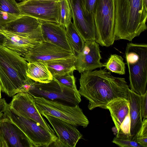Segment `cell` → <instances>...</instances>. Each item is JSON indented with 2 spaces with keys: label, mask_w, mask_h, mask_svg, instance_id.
<instances>
[{
  "label": "cell",
  "mask_w": 147,
  "mask_h": 147,
  "mask_svg": "<svg viewBox=\"0 0 147 147\" xmlns=\"http://www.w3.org/2000/svg\"><path fill=\"white\" fill-rule=\"evenodd\" d=\"M143 1L145 7L147 10V0H143Z\"/></svg>",
  "instance_id": "36"
},
{
  "label": "cell",
  "mask_w": 147,
  "mask_h": 147,
  "mask_svg": "<svg viewBox=\"0 0 147 147\" xmlns=\"http://www.w3.org/2000/svg\"><path fill=\"white\" fill-rule=\"evenodd\" d=\"M6 40L5 36L0 33V48L3 46H5Z\"/></svg>",
  "instance_id": "34"
},
{
  "label": "cell",
  "mask_w": 147,
  "mask_h": 147,
  "mask_svg": "<svg viewBox=\"0 0 147 147\" xmlns=\"http://www.w3.org/2000/svg\"><path fill=\"white\" fill-rule=\"evenodd\" d=\"M39 20L44 41L53 44L67 51L73 52L67 41L66 28L63 26L59 24Z\"/></svg>",
  "instance_id": "17"
},
{
  "label": "cell",
  "mask_w": 147,
  "mask_h": 147,
  "mask_svg": "<svg viewBox=\"0 0 147 147\" xmlns=\"http://www.w3.org/2000/svg\"><path fill=\"white\" fill-rule=\"evenodd\" d=\"M143 147H147V119H142L141 127L133 138Z\"/></svg>",
  "instance_id": "27"
},
{
  "label": "cell",
  "mask_w": 147,
  "mask_h": 147,
  "mask_svg": "<svg viewBox=\"0 0 147 147\" xmlns=\"http://www.w3.org/2000/svg\"><path fill=\"white\" fill-rule=\"evenodd\" d=\"M10 107L21 115L37 123L53 135L55 132L40 114L35 106L34 97L27 92H20L13 96Z\"/></svg>",
  "instance_id": "11"
},
{
  "label": "cell",
  "mask_w": 147,
  "mask_h": 147,
  "mask_svg": "<svg viewBox=\"0 0 147 147\" xmlns=\"http://www.w3.org/2000/svg\"><path fill=\"white\" fill-rule=\"evenodd\" d=\"M19 0V1L24 0H24Z\"/></svg>",
  "instance_id": "38"
},
{
  "label": "cell",
  "mask_w": 147,
  "mask_h": 147,
  "mask_svg": "<svg viewBox=\"0 0 147 147\" xmlns=\"http://www.w3.org/2000/svg\"><path fill=\"white\" fill-rule=\"evenodd\" d=\"M53 78L67 87L73 90L75 92L79 93L76 84V78L73 72L61 76H53Z\"/></svg>",
  "instance_id": "26"
},
{
  "label": "cell",
  "mask_w": 147,
  "mask_h": 147,
  "mask_svg": "<svg viewBox=\"0 0 147 147\" xmlns=\"http://www.w3.org/2000/svg\"><path fill=\"white\" fill-rule=\"evenodd\" d=\"M43 116L51 125L58 138L51 144H53V146L75 147L82 138V134L74 125L49 115Z\"/></svg>",
  "instance_id": "12"
},
{
  "label": "cell",
  "mask_w": 147,
  "mask_h": 147,
  "mask_svg": "<svg viewBox=\"0 0 147 147\" xmlns=\"http://www.w3.org/2000/svg\"><path fill=\"white\" fill-rule=\"evenodd\" d=\"M118 131L121 124L129 113V103L127 99L123 98H115L107 105Z\"/></svg>",
  "instance_id": "19"
},
{
  "label": "cell",
  "mask_w": 147,
  "mask_h": 147,
  "mask_svg": "<svg viewBox=\"0 0 147 147\" xmlns=\"http://www.w3.org/2000/svg\"><path fill=\"white\" fill-rule=\"evenodd\" d=\"M27 76L35 82L47 83L53 79V76L44 62L28 63Z\"/></svg>",
  "instance_id": "21"
},
{
  "label": "cell",
  "mask_w": 147,
  "mask_h": 147,
  "mask_svg": "<svg viewBox=\"0 0 147 147\" xmlns=\"http://www.w3.org/2000/svg\"><path fill=\"white\" fill-rule=\"evenodd\" d=\"M3 117L16 125L24 134L33 147L50 146L58 139L37 123L20 115L11 108L9 104Z\"/></svg>",
  "instance_id": "7"
},
{
  "label": "cell",
  "mask_w": 147,
  "mask_h": 147,
  "mask_svg": "<svg viewBox=\"0 0 147 147\" xmlns=\"http://www.w3.org/2000/svg\"><path fill=\"white\" fill-rule=\"evenodd\" d=\"M99 45L95 40L85 42L82 50L76 55L75 66L79 73L103 67L104 64L100 62L101 57Z\"/></svg>",
  "instance_id": "13"
},
{
  "label": "cell",
  "mask_w": 147,
  "mask_h": 147,
  "mask_svg": "<svg viewBox=\"0 0 147 147\" xmlns=\"http://www.w3.org/2000/svg\"><path fill=\"white\" fill-rule=\"evenodd\" d=\"M79 82V92L88 100L90 110L98 107L107 109L113 100L128 98L130 89L125 78L113 76L105 68L81 73Z\"/></svg>",
  "instance_id": "1"
},
{
  "label": "cell",
  "mask_w": 147,
  "mask_h": 147,
  "mask_svg": "<svg viewBox=\"0 0 147 147\" xmlns=\"http://www.w3.org/2000/svg\"><path fill=\"white\" fill-rule=\"evenodd\" d=\"M76 55L65 58L44 62L53 76H61L76 70Z\"/></svg>",
  "instance_id": "22"
},
{
  "label": "cell",
  "mask_w": 147,
  "mask_h": 147,
  "mask_svg": "<svg viewBox=\"0 0 147 147\" xmlns=\"http://www.w3.org/2000/svg\"><path fill=\"white\" fill-rule=\"evenodd\" d=\"M36 107L40 114L48 115L75 126L86 127L89 121L78 105L70 106L41 97H34Z\"/></svg>",
  "instance_id": "6"
},
{
  "label": "cell",
  "mask_w": 147,
  "mask_h": 147,
  "mask_svg": "<svg viewBox=\"0 0 147 147\" xmlns=\"http://www.w3.org/2000/svg\"><path fill=\"white\" fill-rule=\"evenodd\" d=\"M28 62L16 52L3 46L0 48V86L9 97L19 93L29 78Z\"/></svg>",
  "instance_id": "3"
},
{
  "label": "cell",
  "mask_w": 147,
  "mask_h": 147,
  "mask_svg": "<svg viewBox=\"0 0 147 147\" xmlns=\"http://www.w3.org/2000/svg\"><path fill=\"white\" fill-rule=\"evenodd\" d=\"M65 28L67 41L73 51L76 55L83 48L85 42L72 22Z\"/></svg>",
  "instance_id": "23"
},
{
  "label": "cell",
  "mask_w": 147,
  "mask_h": 147,
  "mask_svg": "<svg viewBox=\"0 0 147 147\" xmlns=\"http://www.w3.org/2000/svg\"><path fill=\"white\" fill-rule=\"evenodd\" d=\"M125 57L129 72L130 89L138 94L143 95L147 91V44L127 43Z\"/></svg>",
  "instance_id": "4"
},
{
  "label": "cell",
  "mask_w": 147,
  "mask_h": 147,
  "mask_svg": "<svg viewBox=\"0 0 147 147\" xmlns=\"http://www.w3.org/2000/svg\"><path fill=\"white\" fill-rule=\"evenodd\" d=\"M115 40L131 41L147 28L143 0H115Z\"/></svg>",
  "instance_id": "2"
},
{
  "label": "cell",
  "mask_w": 147,
  "mask_h": 147,
  "mask_svg": "<svg viewBox=\"0 0 147 147\" xmlns=\"http://www.w3.org/2000/svg\"><path fill=\"white\" fill-rule=\"evenodd\" d=\"M0 137L7 147H33L23 131L10 120L3 117L0 119Z\"/></svg>",
  "instance_id": "16"
},
{
  "label": "cell",
  "mask_w": 147,
  "mask_h": 147,
  "mask_svg": "<svg viewBox=\"0 0 147 147\" xmlns=\"http://www.w3.org/2000/svg\"><path fill=\"white\" fill-rule=\"evenodd\" d=\"M21 15L9 13L0 11V30H3L7 23L15 20Z\"/></svg>",
  "instance_id": "31"
},
{
  "label": "cell",
  "mask_w": 147,
  "mask_h": 147,
  "mask_svg": "<svg viewBox=\"0 0 147 147\" xmlns=\"http://www.w3.org/2000/svg\"><path fill=\"white\" fill-rule=\"evenodd\" d=\"M103 66L112 72L122 75L125 74V64L123 59L118 55H111Z\"/></svg>",
  "instance_id": "24"
},
{
  "label": "cell",
  "mask_w": 147,
  "mask_h": 147,
  "mask_svg": "<svg viewBox=\"0 0 147 147\" xmlns=\"http://www.w3.org/2000/svg\"><path fill=\"white\" fill-rule=\"evenodd\" d=\"M0 11L9 13L22 15L18 5H15L7 0H0Z\"/></svg>",
  "instance_id": "28"
},
{
  "label": "cell",
  "mask_w": 147,
  "mask_h": 147,
  "mask_svg": "<svg viewBox=\"0 0 147 147\" xmlns=\"http://www.w3.org/2000/svg\"><path fill=\"white\" fill-rule=\"evenodd\" d=\"M112 142L120 147H143V146L133 140L122 139L115 137Z\"/></svg>",
  "instance_id": "30"
},
{
  "label": "cell",
  "mask_w": 147,
  "mask_h": 147,
  "mask_svg": "<svg viewBox=\"0 0 147 147\" xmlns=\"http://www.w3.org/2000/svg\"><path fill=\"white\" fill-rule=\"evenodd\" d=\"M95 41L109 47L115 40V0H97L93 14Z\"/></svg>",
  "instance_id": "5"
},
{
  "label": "cell",
  "mask_w": 147,
  "mask_h": 147,
  "mask_svg": "<svg viewBox=\"0 0 147 147\" xmlns=\"http://www.w3.org/2000/svg\"><path fill=\"white\" fill-rule=\"evenodd\" d=\"M17 4L22 15L29 16L39 20L59 24V2L24 0Z\"/></svg>",
  "instance_id": "9"
},
{
  "label": "cell",
  "mask_w": 147,
  "mask_h": 147,
  "mask_svg": "<svg viewBox=\"0 0 147 147\" xmlns=\"http://www.w3.org/2000/svg\"><path fill=\"white\" fill-rule=\"evenodd\" d=\"M7 104L5 99H0V119L3 117L6 109Z\"/></svg>",
  "instance_id": "33"
},
{
  "label": "cell",
  "mask_w": 147,
  "mask_h": 147,
  "mask_svg": "<svg viewBox=\"0 0 147 147\" xmlns=\"http://www.w3.org/2000/svg\"><path fill=\"white\" fill-rule=\"evenodd\" d=\"M75 55L73 52L44 41L30 51L24 57L28 63H32L67 58Z\"/></svg>",
  "instance_id": "14"
},
{
  "label": "cell",
  "mask_w": 147,
  "mask_h": 147,
  "mask_svg": "<svg viewBox=\"0 0 147 147\" xmlns=\"http://www.w3.org/2000/svg\"><path fill=\"white\" fill-rule=\"evenodd\" d=\"M27 93L33 97H42L70 106L78 105L81 101L80 93L76 92L53 78L47 83L34 82Z\"/></svg>",
  "instance_id": "8"
},
{
  "label": "cell",
  "mask_w": 147,
  "mask_h": 147,
  "mask_svg": "<svg viewBox=\"0 0 147 147\" xmlns=\"http://www.w3.org/2000/svg\"><path fill=\"white\" fill-rule=\"evenodd\" d=\"M40 25L38 19L29 16L22 15L7 23L1 30L18 33H28L37 29Z\"/></svg>",
  "instance_id": "20"
},
{
  "label": "cell",
  "mask_w": 147,
  "mask_h": 147,
  "mask_svg": "<svg viewBox=\"0 0 147 147\" xmlns=\"http://www.w3.org/2000/svg\"><path fill=\"white\" fill-rule=\"evenodd\" d=\"M97 0H83V9L86 17L94 23L93 14Z\"/></svg>",
  "instance_id": "29"
},
{
  "label": "cell",
  "mask_w": 147,
  "mask_h": 147,
  "mask_svg": "<svg viewBox=\"0 0 147 147\" xmlns=\"http://www.w3.org/2000/svg\"><path fill=\"white\" fill-rule=\"evenodd\" d=\"M10 2L15 5H18V3L16 2L15 0H7Z\"/></svg>",
  "instance_id": "35"
},
{
  "label": "cell",
  "mask_w": 147,
  "mask_h": 147,
  "mask_svg": "<svg viewBox=\"0 0 147 147\" xmlns=\"http://www.w3.org/2000/svg\"><path fill=\"white\" fill-rule=\"evenodd\" d=\"M72 13L73 24L84 41L95 40L94 23L86 16L83 9V0H68Z\"/></svg>",
  "instance_id": "15"
},
{
  "label": "cell",
  "mask_w": 147,
  "mask_h": 147,
  "mask_svg": "<svg viewBox=\"0 0 147 147\" xmlns=\"http://www.w3.org/2000/svg\"><path fill=\"white\" fill-rule=\"evenodd\" d=\"M5 38V46L24 56L35 47L44 41L40 28L28 33H20L0 30Z\"/></svg>",
  "instance_id": "10"
},
{
  "label": "cell",
  "mask_w": 147,
  "mask_h": 147,
  "mask_svg": "<svg viewBox=\"0 0 147 147\" xmlns=\"http://www.w3.org/2000/svg\"><path fill=\"white\" fill-rule=\"evenodd\" d=\"M1 88H0V99L1 98Z\"/></svg>",
  "instance_id": "37"
},
{
  "label": "cell",
  "mask_w": 147,
  "mask_h": 147,
  "mask_svg": "<svg viewBox=\"0 0 147 147\" xmlns=\"http://www.w3.org/2000/svg\"><path fill=\"white\" fill-rule=\"evenodd\" d=\"M60 13L59 24L66 28L71 22L72 13L68 0H61L59 2Z\"/></svg>",
  "instance_id": "25"
},
{
  "label": "cell",
  "mask_w": 147,
  "mask_h": 147,
  "mask_svg": "<svg viewBox=\"0 0 147 147\" xmlns=\"http://www.w3.org/2000/svg\"></svg>",
  "instance_id": "39"
},
{
  "label": "cell",
  "mask_w": 147,
  "mask_h": 147,
  "mask_svg": "<svg viewBox=\"0 0 147 147\" xmlns=\"http://www.w3.org/2000/svg\"><path fill=\"white\" fill-rule=\"evenodd\" d=\"M140 108L142 118H147V91L141 95Z\"/></svg>",
  "instance_id": "32"
},
{
  "label": "cell",
  "mask_w": 147,
  "mask_h": 147,
  "mask_svg": "<svg viewBox=\"0 0 147 147\" xmlns=\"http://www.w3.org/2000/svg\"><path fill=\"white\" fill-rule=\"evenodd\" d=\"M127 100L129 103L130 133L131 140H132L140 129L142 123L140 108L141 95L136 93L130 89Z\"/></svg>",
  "instance_id": "18"
}]
</instances>
